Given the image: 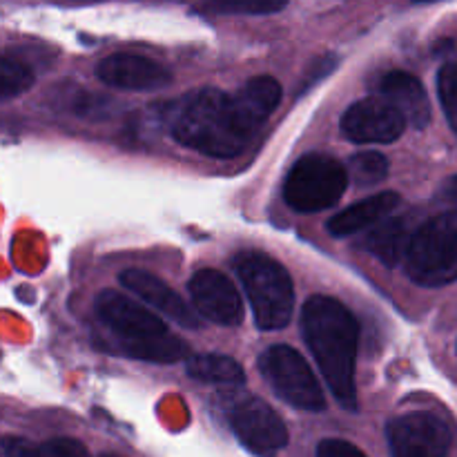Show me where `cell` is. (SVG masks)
Segmentation results:
<instances>
[{
	"mask_svg": "<svg viewBox=\"0 0 457 457\" xmlns=\"http://www.w3.org/2000/svg\"><path fill=\"white\" fill-rule=\"evenodd\" d=\"M281 101V85L272 76H257L235 94L201 87L187 94L170 116L174 141L212 159L241 154Z\"/></svg>",
	"mask_w": 457,
	"mask_h": 457,
	"instance_id": "cell-1",
	"label": "cell"
},
{
	"mask_svg": "<svg viewBox=\"0 0 457 457\" xmlns=\"http://www.w3.org/2000/svg\"><path fill=\"white\" fill-rule=\"evenodd\" d=\"M302 328L335 400L346 411H355V361L360 339L355 315L339 299L317 295L303 303Z\"/></svg>",
	"mask_w": 457,
	"mask_h": 457,
	"instance_id": "cell-2",
	"label": "cell"
},
{
	"mask_svg": "<svg viewBox=\"0 0 457 457\" xmlns=\"http://www.w3.org/2000/svg\"><path fill=\"white\" fill-rule=\"evenodd\" d=\"M94 312L123 355L152 364H174L190 355V346L170 335L161 317L116 290H103L94 302Z\"/></svg>",
	"mask_w": 457,
	"mask_h": 457,
	"instance_id": "cell-3",
	"label": "cell"
},
{
	"mask_svg": "<svg viewBox=\"0 0 457 457\" xmlns=\"http://www.w3.org/2000/svg\"><path fill=\"white\" fill-rule=\"evenodd\" d=\"M235 270L248 295L259 328L279 330L288 326L295 311V286L288 270L277 259L257 250L237 254Z\"/></svg>",
	"mask_w": 457,
	"mask_h": 457,
	"instance_id": "cell-4",
	"label": "cell"
},
{
	"mask_svg": "<svg viewBox=\"0 0 457 457\" xmlns=\"http://www.w3.org/2000/svg\"><path fill=\"white\" fill-rule=\"evenodd\" d=\"M406 272L418 286L437 288L457 281V212L424 223L409 241Z\"/></svg>",
	"mask_w": 457,
	"mask_h": 457,
	"instance_id": "cell-5",
	"label": "cell"
},
{
	"mask_svg": "<svg viewBox=\"0 0 457 457\" xmlns=\"http://www.w3.org/2000/svg\"><path fill=\"white\" fill-rule=\"evenodd\" d=\"M348 186V174L339 161L326 154H306L290 168L284 199L297 212H321L339 204Z\"/></svg>",
	"mask_w": 457,
	"mask_h": 457,
	"instance_id": "cell-6",
	"label": "cell"
},
{
	"mask_svg": "<svg viewBox=\"0 0 457 457\" xmlns=\"http://www.w3.org/2000/svg\"><path fill=\"white\" fill-rule=\"evenodd\" d=\"M259 370L270 384L272 391L277 393V397L288 402L293 409L311 411V413L326 409L324 391H321L315 373L303 360L302 353L295 351L293 346L275 344V346L266 348L259 357Z\"/></svg>",
	"mask_w": 457,
	"mask_h": 457,
	"instance_id": "cell-7",
	"label": "cell"
},
{
	"mask_svg": "<svg viewBox=\"0 0 457 457\" xmlns=\"http://www.w3.org/2000/svg\"><path fill=\"white\" fill-rule=\"evenodd\" d=\"M230 428L237 440L259 457H275L288 445V428L272 406L259 397H244L230 411Z\"/></svg>",
	"mask_w": 457,
	"mask_h": 457,
	"instance_id": "cell-8",
	"label": "cell"
},
{
	"mask_svg": "<svg viewBox=\"0 0 457 457\" xmlns=\"http://www.w3.org/2000/svg\"><path fill=\"white\" fill-rule=\"evenodd\" d=\"M386 437L391 457H446L451 449L449 424L427 411L395 418Z\"/></svg>",
	"mask_w": 457,
	"mask_h": 457,
	"instance_id": "cell-9",
	"label": "cell"
},
{
	"mask_svg": "<svg viewBox=\"0 0 457 457\" xmlns=\"http://www.w3.org/2000/svg\"><path fill=\"white\" fill-rule=\"evenodd\" d=\"M187 290H190L196 315L204 320L219 326H237L244 320V302L230 277L223 272L214 268L196 270L187 284Z\"/></svg>",
	"mask_w": 457,
	"mask_h": 457,
	"instance_id": "cell-10",
	"label": "cell"
},
{
	"mask_svg": "<svg viewBox=\"0 0 457 457\" xmlns=\"http://www.w3.org/2000/svg\"><path fill=\"white\" fill-rule=\"evenodd\" d=\"M406 120L384 98H361L342 116V134L353 143H393L404 134Z\"/></svg>",
	"mask_w": 457,
	"mask_h": 457,
	"instance_id": "cell-11",
	"label": "cell"
},
{
	"mask_svg": "<svg viewBox=\"0 0 457 457\" xmlns=\"http://www.w3.org/2000/svg\"><path fill=\"white\" fill-rule=\"evenodd\" d=\"M96 76L105 85L128 92H154L172 83V74L161 62L138 54H112L96 65Z\"/></svg>",
	"mask_w": 457,
	"mask_h": 457,
	"instance_id": "cell-12",
	"label": "cell"
},
{
	"mask_svg": "<svg viewBox=\"0 0 457 457\" xmlns=\"http://www.w3.org/2000/svg\"><path fill=\"white\" fill-rule=\"evenodd\" d=\"M120 286L128 288L134 297H138L141 302H145L147 306L154 308L161 315L170 317L174 324L183 326L187 330L199 328L201 321L196 317V312H192V308L165 284L163 279H159L156 275L147 270H138V268H129L123 270L119 277Z\"/></svg>",
	"mask_w": 457,
	"mask_h": 457,
	"instance_id": "cell-13",
	"label": "cell"
},
{
	"mask_svg": "<svg viewBox=\"0 0 457 457\" xmlns=\"http://www.w3.org/2000/svg\"><path fill=\"white\" fill-rule=\"evenodd\" d=\"M384 101L391 103L409 125L424 129L431 120V103L424 85L409 71H388L379 83Z\"/></svg>",
	"mask_w": 457,
	"mask_h": 457,
	"instance_id": "cell-14",
	"label": "cell"
},
{
	"mask_svg": "<svg viewBox=\"0 0 457 457\" xmlns=\"http://www.w3.org/2000/svg\"><path fill=\"white\" fill-rule=\"evenodd\" d=\"M400 195L397 192H379V195L369 196V199H361L357 204L348 205L346 210L335 214L326 228L333 237L344 239V237H353L357 232L369 230L370 226H375L378 221L386 219L393 210L400 205Z\"/></svg>",
	"mask_w": 457,
	"mask_h": 457,
	"instance_id": "cell-15",
	"label": "cell"
},
{
	"mask_svg": "<svg viewBox=\"0 0 457 457\" xmlns=\"http://www.w3.org/2000/svg\"><path fill=\"white\" fill-rule=\"evenodd\" d=\"M409 230L402 219H382L375 226L369 228L364 239L360 241V248L378 257L384 266L393 268L404 262L406 248H409Z\"/></svg>",
	"mask_w": 457,
	"mask_h": 457,
	"instance_id": "cell-16",
	"label": "cell"
},
{
	"mask_svg": "<svg viewBox=\"0 0 457 457\" xmlns=\"http://www.w3.org/2000/svg\"><path fill=\"white\" fill-rule=\"evenodd\" d=\"M187 375L204 384H226V386H241L245 382V373L241 364L226 355H187Z\"/></svg>",
	"mask_w": 457,
	"mask_h": 457,
	"instance_id": "cell-17",
	"label": "cell"
},
{
	"mask_svg": "<svg viewBox=\"0 0 457 457\" xmlns=\"http://www.w3.org/2000/svg\"><path fill=\"white\" fill-rule=\"evenodd\" d=\"M388 168L391 165H388L386 156L379 154V152H360V154L351 156L346 174H351L355 186L370 187L388 177Z\"/></svg>",
	"mask_w": 457,
	"mask_h": 457,
	"instance_id": "cell-18",
	"label": "cell"
},
{
	"mask_svg": "<svg viewBox=\"0 0 457 457\" xmlns=\"http://www.w3.org/2000/svg\"><path fill=\"white\" fill-rule=\"evenodd\" d=\"M31 85H34V74L25 62L0 56V101L21 96Z\"/></svg>",
	"mask_w": 457,
	"mask_h": 457,
	"instance_id": "cell-19",
	"label": "cell"
},
{
	"mask_svg": "<svg viewBox=\"0 0 457 457\" xmlns=\"http://www.w3.org/2000/svg\"><path fill=\"white\" fill-rule=\"evenodd\" d=\"M437 94L446 120L457 134V62H446L437 74Z\"/></svg>",
	"mask_w": 457,
	"mask_h": 457,
	"instance_id": "cell-20",
	"label": "cell"
},
{
	"mask_svg": "<svg viewBox=\"0 0 457 457\" xmlns=\"http://www.w3.org/2000/svg\"><path fill=\"white\" fill-rule=\"evenodd\" d=\"M288 4V0H212V7L226 13H277Z\"/></svg>",
	"mask_w": 457,
	"mask_h": 457,
	"instance_id": "cell-21",
	"label": "cell"
},
{
	"mask_svg": "<svg viewBox=\"0 0 457 457\" xmlns=\"http://www.w3.org/2000/svg\"><path fill=\"white\" fill-rule=\"evenodd\" d=\"M337 62H339V58L333 56V54H326V56L317 58V61L306 70L302 83H299V87H297L299 96H303V94H306L311 87H315L320 80H324L326 76L333 74L335 67H337Z\"/></svg>",
	"mask_w": 457,
	"mask_h": 457,
	"instance_id": "cell-22",
	"label": "cell"
},
{
	"mask_svg": "<svg viewBox=\"0 0 457 457\" xmlns=\"http://www.w3.org/2000/svg\"><path fill=\"white\" fill-rule=\"evenodd\" d=\"M40 457H89V451L71 437H56L40 446Z\"/></svg>",
	"mask_w": 457,
	"mask_h": 457,
	"instance_id": "cell-23",
	"label": "cell"
},
{
	"mask_svg": "<svg viewBox=\"0 0 457 457\" xmlns=\"http://www.w3.org/2000/svg\"><path fill=\"white\" fill-rule=\"evenodd\" d=\"M0 457H40V449L25 437L4 436L0 437Z\"/></svg>",
	"mask_w": 457,
	"mask_h": 457,
	"instance_id": "cell-24",
	"label": "cell"
},
{
	"mask_svg": "<svg viewBox=\"0 0 457 457\" xmlns=\"http://www.w3.org/2000/svg\"><path fill=\"white\" fill-rule=\"evenodd\" d=\"M317 457H366L355 445L346 440H324L317 446Z\"/></svg>",
	"mask_w": 457,
	"mask_h": 457,
	"instance_id": "cell-25",
	"label": "cell"
},
{
	"mask_svg": "<svg viewBox=\"0 0 457 457\" xmlns=\"http://www.w3.org/2000/svg\"><path fill=\"white\" fill-rule=\"evenodd\" d=\"M436 199L442 208L451 210V212H457V174L455 177L446 179V181L442 183L440 190H437Z\"/></svg>",
	"mask_w": 457,
	"mask_h": 457,
	"instance_id": "cell-26",
	"label": "cell"
},
{
	"mask_svg": "<svg viewBox=\"0 0 457 457\" xmlns=\"http://www.w3.org/2000/svg\"><path fill=\"white\" fill-rule=\"evenodd\" d=\"M415 3H433V0H415Z\"/></svg>",
	"mask_w": 457,
	"mask_h": 457,
	"instance_id": "cell-27",
	"label": "cell"
},
{
	"mask_svg": "<svg viewBox=\"0 0 457 457\" xmlns=\"http://www.w3.org/2000/svg\"><path fill=\"white\" fill-rule=\"evenodd\" d=\"M101 457H116V455H101Z\"/></svg>",
	"mask_w": 457,
	"mask_h": 457,
	"instance_id": "cell-28",
	"label": "cell"
}]
</instances>
